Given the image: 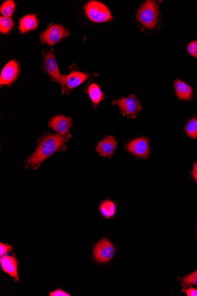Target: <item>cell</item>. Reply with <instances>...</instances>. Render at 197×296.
Instances as JSON below:
<instances>
[{
    "mask_svg": "<svg viewBox=\"0 0 197 296\" xmlns=\"http://www.w3.org/2000/svg\"><path fill=\"white\" fill-rule=\"evenodd\" d=\"M72 138L71 135L62 136L58 134L46 133L38 139L37 147L35 152L27 159L26 168L37 169L43 162L54 153L65 151L66 144Z\"/></svg>",
    "mask_w": 197,
    "mask_h": 296,
    "instance_id": "1",
    "label": "cell"
},
{
    "mask_svg": "<svg viewBox=\"0 0 197 296\" xmlns=\"http://www.w3.org/2000/svg\"><path fill=\"white\" fill-rule=\"evenodd\" d=\"M158 6L156 1H146L141 5L137 14V18L143 27L152 29L158 21Z\"/></svg>",
    "mask_w": 197,
    "mask_h": 296,
    "instance_id": "2",
    "label": "cell"
},
{
    "mask_svg": "<svg viewBox=\"0 0 197 296\" xmlns=\"http://www.w3.org/2000/svg\"><path fill=\"white\" fill-rule=\"evenodd\" d=\"M85 15L95 23H105L112 20L109 8L107 5L98 1H90L84 6Z\"/></svg>",
    "mask_w": 197,
    "mask_h": 296,
    "instance_id": "3",
    "label": "cell"
},
{
    "mask_svg": "<svg viewBox=\"0 0 197 296\" xmlns=\"http://www.w3.org/2000/svg\"><path fill=\"white\" fill-rule=\"evenodd\" d=\"M70 35L62 25L52 23L40 36L41 42L49 46L54 45Z\"/></svg>",
    "mask_w": 197,
    "mask_h": 296,
    "instance_id": "4",
    "label": "cell"
},
{
    "mask_svg": "<svg viewBox=\"0 0 197 296\" xmlns=\"http://www.w3.org/2000/svg\"><path fill=\"white\" fill-rule=\"evenodd\" d=\"M44 68L52 79L62 86V91L65 86L66 75L60 74L58 68L54 52L51 50L44 55Z\"/></svg>",
    "mask_w": 197,
    "mask_h": 296,
    "instance_id": "5",
    "label": "cell"
},
{
    "mask_svg": "<svg viewBox=\"0 0 197 296\" xmlns=\"http://www.w3.org/2000/svg\"><path fill=\"white\" fill-rule=\"evenodd\" d=\"M113 104H116L120 109L121 114L129 118H134L139 112L142 110L140 100L134 95L126 98L115 100Z\"/></svg>",
    "mask_w": 197,
    "mask_h": 296,
    "instance_id": "6",
    "label": "cell"
},
{
    "mask_svg": "<svg viewBox=\"0 0 197 296\" xmlns=\"http://www.w3.org/2000/svg\"><path fill=\"white\" fill-rule=\"evenodd\" d=\"M115 253V247L112 243L107 238L102 239L94 247V259L98 263H105L112 259Z\"/></svg>",
    "mask_w": 197,
    "mask_h": 296,
    "instance_id": "7",
    "label": "cell"
},
{
    "mask_svg": "<svg viewBox=\"0 0 197 296\" xmlns=\"http://www.w3.org/2000/svg\"><path fill=\"white\" fill-rule=\"evenodd\" d=\"M125 149L130 154L139 158H147L150 154L149 140L144 137L130 140Z\"/></svg>",
    "mask_w": 197,
    "mask_h": 296,
    "instance_id": "8",
    "label": "cell"
},
{
    "mask_svg": "<svg viewBox=\"0 0 197 296\" xmlns=\"http://www.w3.org/2000/svg\"><path fill=\"white\" fill-rule=\"evenodd\" d=\"M20 72L18 64L15 60H10L2 68L0 76V85L10 86L18 78Z\"/></svg>",
    "mask_w": 197,
    "mask_h": 296,
    "instance_id": "9",
    "label": "cell"
},
{
    "mask_svg": "<svg viewBox=\"0 0 197 296\" xmlns=\"http://www.w3.org/2000/svg\"><path fill=\"white\" fill-rule=\"evenodd\" d=\"M72 125V119L65 116H55L52 117L49 122V127L58 135L62 136L69 135Z\"/></svg>",
    "mask_w": 197,
    "mask_h": 296,
    "instance_id": "10",
    "label": "cell"
},
{
    "mask_svg": "<svg viewBox=\"0 0 197 296\" xmlns=\"http://www.w3.org/2000/svg\"><path fill=\"white\" fill-rule=\"evenodd\" d=\"M90 77L88 74L80 71H74L66 75L65 86L63 89V94H69L72 89L77 87L87 80Z\"/></svg>",
    "mask_w": 197,
    "mask_h": 296,
    "instance_id": "11",
    "label": "cell"
},
{
    "mask_svg": "<svg viewBox=\"0 0 197 296\" xmlns=\"http://www.w3.org/2000/svg\"><path fill=\"white\" fill-rule=\"evenodd\" d=\"M116 147L117 141L115 137L109 136L99 142L96 147V152L102 157L111 158L114 154Z\"/></svg>",
    "mask_w": 197,
    "mask_h": 296,
    "instance_id": "12",
    "label": "cell"
},
{
    "mask_svg": "<svg viewBox=\"0 0 197 296\" xmlns=\"http://www.w3.org/2000/svg\"><path fill=\"white\" fill-rule=\"evenodd\" d=\"M18 259H16L15 255L12 256L4 255L1 257L0 259V264L2 270L10 277L14 278L16 281H19L18 272Z\"/></svg>",
    "mask_w": 197,
    "mask_h": 296,
    "instance_id": "13",
    "label": "cell"
},
{
    "mask_svg": "<svg viewBox=\"0 0 197 296\" xmlns=\"http://www.w3.org/2000/svg\"><path fill=\"white\" fill-rule=\"evenodd\" d=\"M174 86L176 95L179 99L184 100L192 99L193 89L190 85L181 80L177 79L175 81Z\"/></svg>",
    "mask_w": 197,
    "mask_h": 296,
    "instance_id": "14",
    "label": "cell"
},
{
    "mask_svg": "<svg viewBox=\"0 0 197 296\" xmlns=\"http://www.w3.org/2000/svg\"><path fill=\"white\" fill-rule=\"evenodd\" d=\"M38 20L35 15H28L20 20L19 30L22 34L37 29Z\"/></svg>",
    "mask_w": 197,
    "mask_h": 296,
    "instance_id": "15",
    "label": "cell"
},
{
    "mask_svg": "<svg viewBox=\"0 0 197 296\" xmlns=\"http://www.w3.org/2000/svg\"><path fill=\"white\" fill-rule=\"evenodd\" d=\"M87 93L92 102L93 107L98 106L102 99H104V94L102 93L99 86L96 83H91L88 86Z\"/></svg>",
    "mask_w": 197,
    "mask_h": 296,
    "instance_id": "16",
    "label": "cell"
},
{
    "mask_svg": "<svg viewBox=\"0 0 197 296\" xmlns=\"http://www.w3.org/2000/svg\"><path fill=\"white\" fill-rule=\"evenodd\" d=\"M99 211L102 216L105 218L110 219L116 214V205L112 201L105 200L100 205Z\"/></svg>",
    "mask_w": 197,
    "mask_h": 296,
    "instance_id": "17",
    "label": "cell"
},
{
    "mask_svg": "<svg viewBox=\"0 0 197 296\" xmlns=\"http://www.w3.org/2000/svg\"><path fill=\"white\" fill-rule=\"evenodd\" d=\"M16 7L15 2L12 0H7L1 5L0 12L3 17L11 18L15 12Z\"/></svg>",
    "mask_w": 197,
    "mask_h": 296,
    "instance_id": "18",
    "label": "cell"
},
{
    "mask_svg": "<svg viewBox=\"0 0 197 296\" xmlns=\"http://www.w3.org/2000/svg\"><path fill=\"white\" fill-rule=\"evenodd\" d=\"M185 131L188 137L191 139H197V119L192 118L187 122Z\"/></svg>",
    "mask_w": 197,
    "mask_h": 296,
    "instance_id": "19",
    "label": "cell"
},
{
    "mask_svg": "<svg viewBox=\"0 0 197 296\" xmlns=\"http://www.w3.org/2000/svg\"><path fill=\"white\" fill-rule=\"evenodd\" d=\"M14 23L12 19L6 17H1L0 18V32L2 34L7 35L12 30Z\"/></svg>",
    "mask_w": 197,
    "mask_h": 296,
    "instance_id": "20",
    "label": "cell"
},
{
    "mask_svg": "<svg viewBox=\"0 0 197 296\" xmlns=\"http://www.w3.org/2000/svg\"><path fill=\"white\" fill-rule=\"evenodd\" d=\"M181 284L184 288L193 285L197 286V270L184 277L181 278Z\"/></svg>",
    "mask_w": 197,
    "mask_h": 296,
    "instance_id": "21",
    "label": "cell"
},
{
    "mask_svg": "<svg viewBox=\"0 0 197 296\" xmlns=\"http://www.w3.org/2000/svg\"><path fill=\"white\" fill-rule=\"evenodd\" d=\"M187 52L193 57L197 58V40L191 42L187 46Z\"/></svg>",
    "mask_w": 197,
    "mask_h": 296,
    "instance_id": "22",
    "label": "cell"
},
{
    "mask_svg": "<svg viewBox=\"0 0 197 296\" xmlns=\"http://www.w3.org/2000/svg\"><path fill=\"white\" fill-rule=\"evenodd\" d=\"M12 247L8 244H3L2 243L0 244V256L2 257L7 255L8 253L12 251Z\"/></svg>",
    "mask_w": 197,
    "mask_h": 296,
    "instance_id": "23",
    "label": "cell"
},
{
    "mask_svg": "<svg viewBox=\"0 0 197 296\" xmlns=\"http://www.w3.org/2000/svg\"><path fill=\"white\" fill-rule=\"evenodd\" d=\"M50 296H70L71 295L69 294V293H66L65 291H64L62 289H57L56 290H54V291L51 292L50 293Z\"/></svg>",
    "mask_w": 197,
    "mask_h": 296,
    "instance_id": "24",
    "label": "cell"
},
{
    "mask_svg": "<svg viewBox=\"0 0 197 296\" xmlns=\"http://www.w3.org/2000/svg\"><path fill=\"white\" fill-rule=\"evenodd\" d=\"M182 292L186 293L188 296H197V290L193 287L187 289L186 290L183 289Z\"/></svg>",
    "mask_w": 197,
    "mask_h": 296,
    "instance_id": "25",
    "label": "cell"
},
{
    "mask_svg": "<svg viewBox=\"0 0 197 296\" xmlns=\"http://www.w3.org/2000/svg\"><path fill=\"white\" fill-rule=\"evenodd\" d=\"M191 175L194 181L197 183V161L194 164L193 171L191 172Z\"/></svg>",
    "mask_w": 197,
    "mask_h": 296,
    "instance_id": "26",
    "label": "cell"
}]
</instances>
